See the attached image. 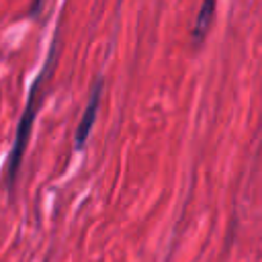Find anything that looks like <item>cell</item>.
Instances as JSON below:
<instances>
[{
	"mask_svg": "<svg viewBox=\"0 0 262 262\" xmlns=\"http://www.w3.org/2000/svg\"><path fill=\"white\" fill-rule=\"evenodd\" d=\"M100 92H102V80H96L92 92H90V98H88V104L84 108V115H82V121L76 129V149H82V145L86 143L88 135H90V129L94 125V119H96V113H98V102H100Z\"/></svg>",
	"mask_w": 262,
	"mask_h": 262,
	"instance_id": "7a4b0ae2",
	"label": "cell"
},
{
	"mask_svg": "<svg viewBox=\"0 0 262 262\" xmlns=\"http://www.w3.org/2000/svg\"><path fill=\"white\" fill-rule=\"evenodd\" d=\"M49 66H51V61H47V68L33 82V88H31V94H29V102H27L25 113H23V117L18 121V127H16V137H14L10 156H8V178H6V182H8L10 188L16 182L18 166H20V160H23V154H25V147H27V141H29V135H31V127H33V121H35V113H37V106H39V90H41V84L45 80V74L49 72Z\"/></svg>",
	"mask_w": 262,
	"mask_h": 262,
	"instance_id": "6da1fadb",
	"label": "cell"
},
{
	"mask_svg": "<svg viewBox=\"0 0 262 262\" xmlns=\"http://www.w3.org/2000/svg\"><path fill=\"white\" fill-rule=\"evenodd\" d=\"M41 4H43V0H33V4H31V14H37V12L41 10Z\"/></svg>",
	"mask_w": 262,
	"mask_h": 262,
	"instance_id": "277c9868",
	"label": "cell"
},
{
	"mask_svg": "<svg viewBox=\"0 0 262 262\" xmlns=\"http://www.w3.org/2000/svg\"><path fill=\"white\" fill-rule=\"evenodd\" d=\"M213 6H215V0H203V6L199 10V16H196V23H194V31H192V37L194 41H201L209 29V23L213 18Z\"/></svg>",
	"mask_w": 262,
	"mask_h": 262,
	"instance_id": "3957f363",
	"label": "cell"
}]
</instances>
